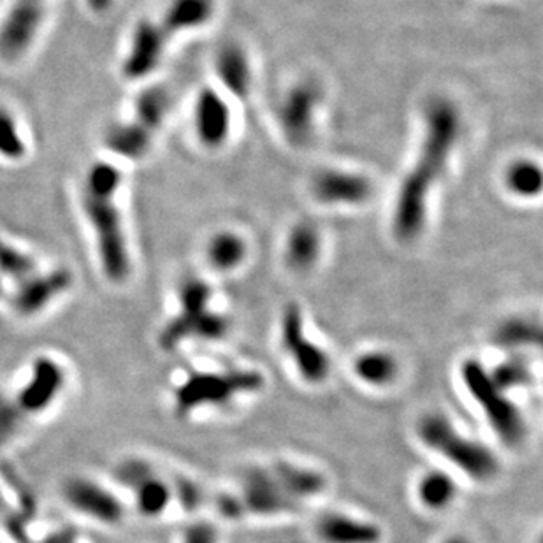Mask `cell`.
Listing matches in <instances>:
<instances>
[{"instance_id":"6da1fadb","label":"cell","mask_w":543,"mask_h":543,"mask_svg":"<svg viewBox=\"0 0 543 543\" xmlns=\"http://www.w3.org/2000/svg\"><path fill=\"white\" fill-rule=\"evenodd\" d=\"M461 111L445 97L424 109V133L417 159L396 193L392 232L400 243H413L428 223L429 195L443 178L461 137Z\"/></svg>"},{"instance_id":"7a4b0ae2","label":"cell","mask_w":543,"mask_h":543,"mask_svg":"<svg viewBox=\"0 0 543 543\" xmlns=\"http://www.w3.org/2000/svg\"><path fill=\"white\" fill-rule=\"evenodd\" d=\"M122 185L120 171L108 163H94L84 178L83 208L95 236L103 270L111 281L122 283L131 272L129 248L114 193Z\"/></svg>"},{"instance_id":"3957f363","label":"cell","mask_w":543,"mask_h":543,"mask_svg":"<svg viewBox=\"0 0 543 543\" xmlns=\"http://www.w3.org/2000/svg\"><path fill=\"white\" fill-rule=\"evenodd\" d=\"M419 439L475 482H490L499 473V459L488 445L456 429L443 413H428L417 424Z\"/></svg>"},{"instance_id":"277c9868","label":"cell","mask_w":543,"mask_h":543,"mask_svg":"<svg viewBox=\"0 0 543 543\" xmlns=\"http://www.w3.org/2000/svg\"><path fill=\"white\" fill-rule=\"evenodd\" d=\"M461 380L471 400L484 411L498 438L508 447L518 445L526 436L522 411L508 394L492 381L489 371L479 360L468 359L462 362Z\"/></svg>"},{"instance_id":"5b68a950","label":"cell","mask_w":543,"mask_h":543,"mask_svg":"<svg viewBox=\"0 0 543 543\" xmlns=\"http://www.w3.org/2000/svg\"><path fill=\"white\" fill-rule=\"evenodd\" d=\"M264 375L255 370H231L222 373H193L174 392L178 415L202 407H223L234 398L259 392Z\"/></svg>"},{"instance_id":"8992f818","label":"cell","mask_w":543,"mask_h":543,"mask_svg":"<svg viewBox=\"0 0 543 543\" xmlns=\"http://www.w3.org/2000/svg\"><path fill=\"white\" fill-rule=\"evenodd\" d=\"M281 345L292 359L301 380L321 385L331 373V360L326 350L306 336L304 317L296 302L285 306L281 315Z\"/></svg>"},{"instance_id":"52a82bcc","label":"cell","mask_w":543,"mask_h":543,"mask_svg":"<svg viewBox=\"0 0 543 543\" xmlns=\"http://www.w3.org/2000/svg\"><path fill=\"white\" fill-rule=\"evenodd\" d=\"M321 103L322 88L310 80L296 83L280 101L276 120L281 134L292 146L301 148L311 141Z\"/></svg>"},{"instance_id":"ba28073f","label":"cell","mask_w":543,"mask_h":543,"mask_svg":"<svg viewBox=\"0 0 543 543\" xmlns=\"http://www.w3.org/2000/svg\"><path fill=\"white\" fill-rule=\"evenodd\" d=\"M245 514L259 517H274L298 512V501H294L272 475V468L252 466L243 477L242 494H238Z\"/></svg>"},{"instance_id":"9c48e42d","label":"cell","mask_w":543,"mask_h":543,"mask_svg":"<svg viewBox=\"0 0 543 543\" xmlns=\"http://www.w3.org/2000/svg\"><path fill=\"white\" fill-rule=\"evenodd\" d=\"M311 195L324 206H362L373 197V182L366 174L329 167L311 178Z\"/></svg>"},{"instance_id":"30bf717a","label":"cell","mask_w":543,"mask_h":543,"mask_svg":"<svg viewBox=\"0 0 543 543\" xmlns=\"http://www.w3.org/2000/svg\"><path fill=\"white\" fill-rule=\"evenodd\" d=\"M44 0H15L0 25V54L15 60L27 52L44 18Z\"/></svg>"},{"instance_id":"8fae6325","label":"cell","mask_w":543,"mask_h":543,"mask_svg":"<svg viewBox=\"0 0 543 543\" xmlns=\"http://www.w3.org/2000/svg\"><path fill=\"white\" fill-rule=\"evenodd\" d=\"M195 134L208 150L222 148L232 131V111L227 99L215 88H202L193 111Z\"/></svg>"},{"instance_id":"7c38bea8","label":"cell","mask_w":543,"mask_h":543,"mask_svg":"<svg viewBox=\"0 0 543 543\" xmlns=\"http://www.w3.org/2000/svg\"><path fill=\"white\" fill-rule=\"evenodd\" d=\"M169 39L159 22H139L133 34L129 54L123 60L125 78L143 80L155 73L163 62Z\"/></svg>"},{"instance_id":"4fadbf2b","label":"cell","mask_w":543,"mask_h":543,"mask_svg":"<svg viewBox=\"0 0 543 543\" xmlns=\"http://www.w3.org/2000/svg\"><path fill=\"white\" fill-rule=\"evenodd\" d=\"M64 387V371L52 359L34 362L32 379L15 401L24 413H35L50 407Z\"/></svg>"},{"instance_id":"5bb4252c","label":"cell","mask_w":543,"mask_h":543,"mask_svg":"<svg viewBox=\"0 0 543 543\" xmlns=\"http://www.w3.org/2000/svg\"><path fill=\"white\" fill-rule=\"evenodd\" d=\"M67 501L83 514L114 524L123 516V507L109 490L95 482L76 479L65 486Z\"/></svg>"},{"instance_id":"9a60e30c","label":"cell","mask_w":543,"mask_h":543,"mask_svg":"<svg viewBox=\"0 0 543 543\" xmlns=\"http://www.w3.org/2000/svg\"><path fill=\"white\" fill-rule=\"evenodd\" d=\"M73 283V276L67 270H54V272L28 276L16 296H15V306L22 315H34L41 311L50 301L56 296L65 292Z\"/></svg>"},{"instance_id":"2e32d148","label":"cell","mask_w":543,"mask_h":543,"mask_svg":"<svg viewBox=\"0 0 543 543\" xmlns=\"http://www.w3.org/2000/svg\"><path fill=\"white\" fill-rule=\"evenodd\" d=\"M315 533L322 543H380V526L357 517L331 512L317 520Z\"/></svg>"},{"instance_id":"e0dca14e","label":"cell","mask_w":543,"mask_h":543,"mask_svg":"<svg viewBox=\"0 0 543 543\" xmlns=\"http://www.w3.org/2000/svg\"><path fill=\"white\" fill-rule=\"evenodd\" d=\"M215 74L229 95L240 101L250 95L253 82L252 64L243 46L238 43H227L220 48L215 58Z\"/></svg>"},{"instance_id":"ac0fdd59","label":"cell","mask_w":543,"mask_h":543,"mask_svg":"<svg viewBox=\"0 0 543 543\" xmlns=\"http://www.w3.org/2000/svg\"><path fill=\"white\" fill-rule=\"evenodd\" d=\"M322 253V234L313 222H298L291 227L283 245L285 264L296 272L315 268Z\"/></svg>"},{"instance_id":"d6986e66","label":"cell","mask_w":543,"mask_h":543,"mask_svg":"<svg viewBox=\"0 0 543 543\" xmlns=\"http://www.w3.org/2000/svg\"><path fill=\"white\" fill-rule=\"evenodd\" d=\"M217 11V0H169L165 5L161 27L173 37L176 34L206 27Z\"/></svg>"},{"instance_id":"ffe728a7","label":"cell","mask_w":543,"mask_h":543,"mask_svg":"<svg viewBox=\"0 0 543 543\" xmlns=\"http://www.w3.org/2000/svg\"><path fill=\"white\" fill-rule=\"evenodd\" d=\"M270 468L281 489L294 501H298L299 505L304 499L322 494L327 488L326 475L313 468L289 461L272 462Z\"/></svg>"},{"instance_id":"44dd1931","label":"cell","mask_w":543,"mask_h":543,"mask_svg":"<svg viewBox=\"0 0 543 543\" xmlns=\"http://www.w3.org/2000/svg\"><path fill=\"white\" fill-rule=\"evenodd\" d=\"M153 134L143 129L134 120L114 123L111 125L104 137V144L109 152L129 159V161H139L146 157L150 152Z\"/></svg>"},{"instance_id":"7402d4cb","label":"cell","mask_w":543,"mask_h":543,"mask_svg":"<svg viewBox=\"0 0 543 543\" xmlns=\"http://www.w3.org/2000/svg\"><path fill=\"white\" fill-rule=\"evenodd\" d=\"M248 257L245 238L234 231H220L206 245V259L218 272L238 270Z\"/></svg>"},{"instance_id":"603a6c76","label":"cell","mask_w":543,"mask_h":543,"mask_svg":"<svg viewBox=\"0 0 543 543\" xmlns=\"http://www.w3.org/2000/svg\"><path fill=\"white\" fill-rule=\"evenodd\" d=\"M353 373L357 380L371 387H387L400 373L398 359L387 350H368L355 357Z\"/></svg>"},{"instance_id":"cb8c5ba5","label":"cell","mask_w":543,"mask_h":543,"mask_svg":"<svg viewBox=\"0 0 543 543\" xmlns=\"http://www.w3.org/2000/svg\"><path fill=\"white\" fill-rule=\"evenodd\" d=\"M458 482L441 469H431L417 484V498L428 510H447L458 498Z\"/></svg>"},{"instance_id":"d4e9b609","label":"cell","mask_w":543,"mask_h":543,"mask_svg":"<svg viewBox=\"0 0 543 543\" xmlns=\"http://www.w3.org/2000/svg\"><path fill=\"white\" fill-rule=\"evenodd\" d=\"M169 106H171V99L165 88L148 86L137 94L133 120L148 133L155 134L163 127Z\"/></svg>"},{"instance_id":"484cf974","label":"cell","mask_w":543,"mask_h":543,"mask_svg":"<svg viewBox=\"0 0 543 543\" xmlns=\"http://www.w3.org/2000/svg\"><path fill=\"white\" fill-rule=\"evenodd\" d=\"M505 187L518 199H535L542 193L543 173L531 159H517L505 171Z\"/></svg>"},{"instance_id":"4316f807","label":"cell","mask_w":543,"mask_h":543,"mask_svg":"<svg viewBox=\"0 0 543 543\" xmlns=\"http://www.w3.org/2000/svg\"><path fill=\"white\" fill-rule=\"evenodd\" d=\"M542 341V329L538 324L514 317L501 322L494 331V343L503 349H524V347H538Z\"/></svg>"},{"instance_id":"83f0119b","label":"cell","mask_w":543,"mask_h":543,"mask_svg":"<svg viewBox=\"0 0 543 543\" xmlns=\"http://www.w3.org/2000/svg\"><path fill=\"white\" fill-rule=\"evenodd\" d=\"M489 375L492 381L505 392L533 383L531 366L528 359L520 353H512L507 359H503L492 371H489Z\"/></svg>"},{"instance_id":"f1b7e54d","label":"cell","mask_w":543,"mask_h":543,"mask_svg":"<svg viewBox=\"0 0 543 543\" xmlns=\"http://www.w3.org/2000/svg\"><path fill=\"white\" fill-rule=\"evenodd\" d=\"M134 492H136L137 507L141 514L146 517L161 516L167 508L173 496L171 488L155 473L148 477L144 482H141Z\"/></svg>"},{"instance_id":"f546056e","label":"cell","mask_w":543,"mask_h":543,"mask_svg":"<svg viewBox=\"0 0 543 543\" xmlns=\"http://www.w3.org/2000/svg\"><path fill=\"white\" fill-rule=\"evenodd\" d=\"M213 299V289L208 281L191 276L185 278L178 287V301L183 313H201L210 308Z\"/></svg>"},{"instance_id":"4dcf8cb0","label":"cell","mask_w":543,"mask_h":543,"mask_svg":"<svg viewBox=\"0 0 543 543\" xmlns=\"http://www.w3.org/2000/svg\"><path fill=\"white\" fill-rule=\"evenodd\" d=\"M27 146L18 131L13 114L0 108V155L9 161H20L25 157Z\"/></svg>"},{"instance_id":"1f68e13d","label":"cell","mask_w":543,"mask_h":543,"mask_svg":"<svg viewBox=\"0 0 543 543\" xmlns=\"http://www.w3.org/2000/svg\"><path fill=\"white\" fill-rule=\"evenodd\" d=\"M35 272V262L22 250L0 240V272L24 281Z\"/></svg>"},{"instance_id":"d6a6232c","label":"cell","mask_w":543,"mask_h":543,"mask_svg":"<svg viewBox=\"0 0 543 543\" xmlns=\"http://www.w3.org/2000/svg\"><path fill=\"white\" fill-rule=\"evenodd\" d=\"M152 475H153L152 466L141 459H127V461L122 462L116 469V479L131 489H136L141 482H144Z\"/></svg>"},{"instance_id":"836d02e7","label":"cell","mask_w":543,"mask_h":543,"mask_svg":"<svg viewBox=\"0 0 543 543\" xmlns=\"http://www.w3.org/2000/svg\"><path fill=\"white\" fill-rule=\"evenodd\" d=\"M24 417V411L16 403H11L0 398V443H4L9 436L13 435Z\"/></svg>"},{"instance_id":"e575fe53","label":"cell","mask_w":543,"mask_h":543,"mask_svg":"<svg viewBox=\"0 0 543 543\" xmlns=\"http://www.w3.org/2000/svg\"><path fill=\"white\" fill-rule=\"evenodd\" d=\"M176 496L187 512H195L202 503V490L193 480L185 477L176 480Z\"/></svg>"},{"instance_id":"d590c367","label":"cell","mask_w":543,"mask_h":543,"mask_svg":"<svg viewBox=\"0 0 543 543\" xmlns=\"http://www.w3.org/2000/svg\"><path fill=\"white\" fill-rule=\"evenodd\" d=\"M183 543H218L217 528L210 522H193L185 531Z\"/></svg>"},{"instance_id":"8d00e7d4","label":"cell","mask_w":543,"mask_h":543,"mask_svg":"<svg viewBox=\"0 0 543 543\" xmlns=\"http://www.w3.org/2000/svg\"><path fill=\"white\" fill-rule=\"evenodd\" d=\"M217 510L220 516L225 517L229 520H238L246 516L240 496L229 494V492H223L218 496Z\"/></svg>"},{"instance_id":"74e56055","label":"cell","mask_w":543,"mask_h":543,"mask_svg":"<svg viewBox=\"0 0 543 543\" xmlns=\"http://www.w3.org/2000/svg\"><path fill=\"white\" fill-rule=\"evenodd\" d=\"M86 2H88L90 9H94L95 13H104V11H108L109 7H111V4H113V0H86Z\"/></svg>"},{"instance_id":"f35d334b","label":"cell","mask_w":543,"mask_h":543,"mask_svg":"<svg viewBox=\"0 0 543 543\" xmlns=\"http://www.w3.org/2000/svg\"><path fill=\"white\" fill-rule=\"evenodd\" d=\"M441 543H471L466 537H462V535H454V537H449V538H445Z\"/></svg>"}]
</instances>
